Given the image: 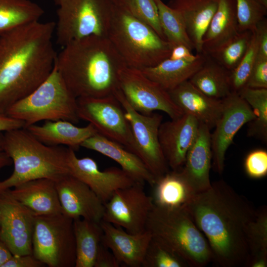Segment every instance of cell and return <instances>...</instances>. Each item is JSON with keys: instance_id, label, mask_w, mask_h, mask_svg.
Masks as SVG:
<instances>
[{"instance_id": "12", "label": "cell", "mask_w": 267, "mask_h": 267, "mask_svg": "<svg viewBox=\"0 0 267 267\" xmlns=\"http://www.w3.org/2000/svg\"><path fill=\"white\" fill-rule=\"evenodd\" d=\"M119 88L130 106L138 112L150 114L162 111L171 119L183 114L168 91L138 69L126 66L120 72Z\"/></svg>"}, {"instance_id": "25", "label": "cell", "mask_w": 267, "mask_h": 267, "mask_svg": "<svg viewBox=\"0 0 267 267\" xmlns=\"http://www.w3.org/2000/svg\"><path fill=\"white\" fill-rule=\"evenodd\" d=\"M36 138L49 146H66L74 151L78 149L89 137L97 133L90 124L79 127L65 120L46 121L42 125L24 127Z\"/></svg>"}, {"instance_id": "17", "label": "cell", "mask_w": 267, "mask_h": 267, "mask_svg": "<svg viewBox=\"0 0 267 267\" xmlns=\"http://www.w3.org/2000/svg\"><path fill=\"white\" fill-rule=\"evenodd\" d=\"M199 122L192 116H181L162 122L158 132L160 146L172 170L179 171L197 137Z\"/></svg>"}, {"instance_id": "21", "label": "cell", "mask_w": 267, "mask_h": 267, "mask_svg": "<svg viewBox=\"0 0 267 267\" xmlns=\"http://www.w3.org/2000/svg\"><path fill=\"white\" fill-rule=\"evenodd\" d=\"M172 100L183 114L195 118L210 129L215 127L223 106L222 99L210 97L186 81L168 91Z\"/></svg>"}, {"instance_id": "39", "label": "cell", "mask_w": 267, "mask_h": 267, "mask_svg": "<svg viewBox=\"0 0 267 267\" xmlns=\"http://www.w3.org/2000/svg\"><path fill=\"white\" fill-rule=\"evenodd\" d=\"M239 31H253L265 18L267 9L255 0H235Z\"/></svg>"}, {"instance_id": "43", "label": "cell", "mask_w": 267, "mask_h": 267, "mask_svg": "<svg viewBox=\"0 0 267 267\" xmlns=\"http://www.w3.org/2000/svg\"><path fill=\"white\" fill-rule=\"evenodd\" d=\"M120 264L107 247L101 242L94 261L93 267H119Z\"/></svg>"}, {"instance_id": "20", "label": "cell", "mask_w": 267, "mask_h": 267, "mask_svg": "<svg viewBox=\"0 0 267 267\" xmlns=\"http://www.w3.org/2000/svg\"><path fill=\"white\" fill-rule=\"evenodd\" d=\"M210 129L200 124L196 139L188 151L184 164L179 170L196 194L211 186L210 172L212 159Z\"/></svg>"}, {"instance_id": "33", "label": "cell", "mask_w": 267, "mask_h": 267, "mask_svg": "<svg viewBox=\"0 0 267 267\" xmlns=\"http://www.w3.org/2000/svg\"><path fill=\"white\" fill-rule=\"evenodd\" d=\"M250 106L256 118L251 121L248 134L263 141L267 139V89L245 87L238 93Z\"/></svg>"}, {"instance_id": "38", "label": "cell", "mask_w": 267, "mask_h": 267, "mask_svg": "<svg viewBox=\"0 0 267 267\" xmlns=\"http://www.w3.org/2000/svg\"><path fill=\"white\" fill-rule=\"evenodd\" d=\"M124 6L133 16L149 25L159 36L166 40L154 0H124Z\"/></svg>"}, {"instance_id": "11", "label": "cell", "mask_w": 267, "mask_h": 267, "mask_svg": "<svg viewBox=\"0 0 267 267\" xmlns=\"http://www.w3.org/2000/svg\"><path fill=\"white\" fill-rule=\"evenodd\" d=\"M125 112L134 138L135 154L141 159L155 180L169 171L158 137L162 115L153 112L141 114L134 109L119 89L114 94Z\"/></svg>"}, {"instance_id": "26", "label": "cell", "mask_w": 267, "mask_h": 267, "mask_svg": "<svg viewBox=\"0 0 267 267\" xmlns=\"http://www.w3.org/2000/svg\"><path fill=\"white\" fill-rule=\"evenodd\" d=\"M219 0H170L167 4L181 15L187 34L198 53H202L205 33L218 5Z\"/></svg>"}, {"instance_id": "45", "label": "cell", "mask_w": 267, "mask_h": 267, "mask_svg": "<svg viewBox=\"0 0 267 267\" xmlns=\"http://www.w3.org/2000/svg\"><path fill=\"white\" fill-rule=\"evenodd\" d=\"M200 53L194 54L189 48L183 44H177L173 46L169 58L172 60L195 59Z\"/></svg>"}, {"instance_id": "51", "label": "cell", "mask_w": 267, "mask_h": 267, "mask_svg": "<svg viewBox=\"0 0 267 267\" xmlns=\"http://www.w3.org/2000/svg\"><path fill=\"white\" fill-rule=\"evenodd\" d=\"M260 5L267 9V0H255Z\"/></svg>"}, {"instance_id": "27", "label": "cell", "mask_w": 267, "mask_h": 267, "mask_svg": "<svg viewBox=\"0 0 267 267\" xmlns=\"http://www.w3.org/2000/svg\"><path fill=\"white\" fill-rule=\"evenodd\" d=\"M206 59V55L203 53L193 60H172L168 58L155 66L140 70L148 78L169 91L189 80Z\"/></svg>"}, {"instance_id": "34", "label": "cell", "mask_w": 267, "mask_h": 267, "mask_svg": "<svg viewBox=\"0 0 267 267\" xmlns=\"http://www.w3.org/2000/svg\"><path fill=\"white\" fill-rule=\"evenodd\" d=\"M252 31L240 32L218 51L208 55L229 71L240 62L248 47Z\"/></svg>"}, {"instance_id": "44", "label": "cell", "mask_w": 267, "mask_h": 267, "mask_svg": "<svg viewBox=\"0 0 267 267\" xmlns=\"http://www.w3.org/2000/svg\"><path fill=\"white\" fill-rule=\"evenodd\" d=\"M255 31L258 46L257 57L267 58V21L263 19L257 25Z\"/></svg>"}, {"instance_id": "10", "label": "cell", "mask_w": 267, "mask_h": 267, "mask_svg": "<svg viewBox=\"0 0 267 267\" xmlns=\"http://www.w3.org/2000/svg\"><path fill=\"white\" fill-rule=\"evenodd\" d=\"M77 101L80 120L88 122L98 133L135 154V144L130 123L124 109L114 94L102 97H79Z\"/></svg>"}, {"instance_id": "49", "label": "cell", "mask_w": 267, "mask_h": 267, "mask_svg": "<svg viewBox=\"0 0 267 267\" xmlns=\"http://www.w3.org/2000/svg\"><path fill=\"white\" fill-rule=\"evenodd\" d=\"M12 254L5 244L0 240V267L12 256Z\"/></svg>"}, {"instance_id": "16", "label": "cell", "mask_w": 267, "mask_h": 267, "mask_svg": "<svg viewBox=\"0 0 267 267\" xmlns=\"http://www.w3.org/2000/svg\"><path fill=\"white\" fill-rule=\"evenodd\" d=\"M75 151L68 148L67 164L70 175L86 184L103 204L117 190L136 181L121 168L110 167L100 170L90 157L78 158Z\"/></svg>"}, {"instance_id": "18", "label": "cell", "mask_w": 267, "mask_h": 267, "mask_svg": "<svg viewBox=\"0 0 267 267\" xmlns=\"http://www.w3.org/2000/svg\"><path fill=\"white\" fill-rule=\"evenodd\" d=\"M55 182L63 214L73 220L101 222L104 204L86 184L70 174Z\"/></svg>"}, {"instance_id": "19", "label": "cell", "mask_w": 267, "mask_h": 267, "mask_svg": "<svg viewBox=\"0 0 267 267\" xmlns=\"http://www.w3.org/2000/svg\"><path fill=\"white\" fill-rule=\"evenodd\" d=\"M101 243L113 253L120 266L141 267L152 235L147 230L133 234L123 228L101 220Z\"/></svg>"}, {"instance_id": "40", "label": "cell", "mask_w": 267, "mask_h": 267, "mask_svg": "<svg viewBox=\"0 0 267 267\" xmlns=\"http://www.w3.org/2000/svg\"><path fill=\"white\" fill-rule=\"evenodd\" d=\"M244 167L246 174L253 178H260L267 175V152L257 149L246 157Z\"/></svg>"}, {"instance_id": "1", "label": "cell", "mask_w": 267, "mask_h": 267, "mask_svg": "<svg viewBox=\"0 0 267 267\" xmlns=\"http://www.w3.org/2000/svg\"><path fill=\"white\" fill-rule=\"evenodd\" d=\"M185 209L206 237L212 261L221 267H248L247 231L257 210L246 197L221 180L195 194Z\"/></svg>"}, {"instance_id": "50", "label": "cell", "mask_w": 267, "mask_h": 267, "mask_svg": "<svg viewBox=\"0 0 267 267\" xmlns=\"http://www.w3.org/2000/svg\"><path fill=\"white\" fill-rule=\"evenodd\" d=\"M112 2L118 6H124V0H111Z\"/></svg>"}, {"instance_id": "46", "label": "cell", "mask_w": 267, "mask_h": 267, "mask_svg": "<svg viewBox=\"0 0 267 267\" xmlns=\"http://www.w3.org/2000/svg\"><path fill=\"white\" fill-rule=\"evenodd\" d=\"M23 122L0 113V132L4 133L13 129L24 128Z\"/></svg>"}, {"instance_id": "37", "label": "cell", "mask_w": 267, "mask_h": 267, "mask_svg": "<svg viewBox=\"0 0 267 267\" xmlns=\"http://www.w3.org/2000/svg\"><path fill=\"white\" fill-rule=\"evenodd\" d=\"M258 54L256 34L252 31L247 50L238 64L230 71V80L232 92L238 93L246 87Z\"/></svg>"}, {"instance_id": "32", "label": "cell", "mask_w": 267, "mask_h": 267, "mask_svg": "<svg viewBox=\"0 0 267 267\" xmlns=\"http://www.w3.org/2000/svg\"><path fill=\"white\" fill-rule=\"evenodd\" d=\"M157 7L160 24L166 40L173 46L183 44L191 50L194 46L190 39L180 14L162 0H154Z\"/></svg>"}, {"instance_id": "28", "label": "cell", "mask_w": 267, "mask_h": 267, "mask_svg": "<svg viewBox=\"0 0 267 267\" xmlns=\"http://www.w3.org/2000/svg\"><path fill=\"white\" fill-rule=\"evenodd\" d=\"M151 187L154 206L162 208H185L195 194L179 171H169Z\"/></svg>"}, {"instance_id": "47", "label": "cell", "mask_w": 267, "mask_h": 267, "mask_svg": "<svg viewBox=\"0 0 267 267\" xmlns=\"http://www.w3.org/2000/svg\"><path fill=\"white\" fill-rule=\"evenodd\" d=\"M12 164V161L4 149L3 133L0 132V171L3 168Z\"/></svg>"}, {"instance_id": "41", "label": "cell", "mask_w": 267, "mask_h": 267, "mask_svg": "<svg viewBox=\"0 0 267 267\" xmlns=\"http://www.w3.org/2000/svg\"><path fill=\"white\" fill-rule=\"evenodd\" d=\"M245 87L267 89V58L257 57Z\"/></svg>"}, {"instance_id": "14", "label": "cell", "mask_w": 267, "mask_h": 267, "mask_svg": "<svg viewBox=\"0 0 267 267\" xmlns=\"http://www.w3.org/2000/svg\"><path fill=\"white\" fill-rule=\"evenodd\" d=\"M35 218L9 189L0 191V240L12 255L32 254Z\"/></svg>"}, {"instance_id": "22", "label": "cell", "mask_w": 267, "mask_h": 267, "mask_svg": "<svg viewBox=\"0 0 267 267\" xmlns=\"http://www.w3.org/2000/svg\"><path fill=\"white\" fill-rule=\"evenodd\" d=\"M81 147L92 150L117 162L136 182L150 186L155 178L141 159L120 143L97 133L83 142Z\"/></svg>"}, {"instance_id": "4", "label": "cell", "mask_w": 267, "mask_h": 267, "mask_svg": "<svg viewBox=\"0 0 267 267\" xmlns=\"http://www.w3.org/2000/svg\"><path fill=\"white\" fill-rule=\"evenodd\" d=\"M5 151L13 164L11 175L0 181V191L26 181L48 178L56 181L69 175L68 148L46 145L25 128L3 133Z\"/></svg>"}, {"instance_id": "36", "label": "cell", "mask_w": 267, "mask_h": 267, "mask_svg": "<svg viewBox=\"0 0 267 267\" xmlns=\"http://www.w3.org/2000/svg\"><path fill=\"white\" fill-rule=\"evenodd\" d=\"M247 241L251 258L258 255H267V209L266 207L264 206L257 210L256 217L248 227Z\"/></svg>"}, {"instance_id": "35", "label": "cell", "mask_w": 267, "mask_h": 267, "mask_svg": "<svg viewBox=\"0 0 267 267\" xmlns=\"http://www.w3.org/2000/svg\"><path fill=\"white\" fill-rule=\"evenodd\" d=\"M142 267H187V263L168 247L152 237L142 261Z\"/></svg>"}, {"instance_id": "24", "label": "cell", "mask_w": 267, "mask_h": 267, "mask_svg": "<svg viewBox=\"0 0 267 267\" xmlns=\"http://www.w3.org/2000/svg\"><path fill=\"white\" fill-rule=\"evenodd\" d=\"M239 32L235 0H219L203 38L202 53L211 55L218 51Z\"/></svg>"}, {"instance_id": "30", "label": "cell", "mask_w": 267, "mask_h": 267, "mask_svg": "<svg viewBox=\"0 0 267 267\" xmlns=\"http://www.w3.org/2000/svg\"><path fill=\"white\" fill-rule=\"evenodd\" d=\"M76 259L75 267H93L103 234L100 222L82 218L73 220Z\"/></svg>"}, {"instance_id": "42", "label": "cell", "mask_w": 267, "mask_h": 267, "mask_svg": "<svg viewBox=\"0 0 267 267\" xmlns=\"http://www.w3.org/2000/svg\"><path fill=\"white\" fill-rule=\"evenodd\" d=\"M45 265L36 258L32 254L13 255L2 267H43Z\"/></svg>"}, {"instance_id": "7", "label": "cell", "mask_w": 267, "mask_h": 267, "mask_svg": "<svg viewBox=\"0 0 267 267\" xmlns=\"http://www.w3.org/2000/svg\"><path fill=\"white\" fill-rule=\"evenodd\" d=\"M77 99L54 67L47 78L12 105L6 115L23 122L24 127L43 121L65 120L76 124L80 120Z\"/></svg>"}, {"instance_id": "31", "label": "cell", "mask_w": 267, "mask_h": 267, "mask_svg": "<svg viewBox=\"0 0 267 267\" xmlns=\"http://www.w3.org/2000/svg\"><path fill=\"white\" fill-rule=\"evenodd\" d=\"M43 9L30 0H0V36L39 21Z\"/></svg>"}, {"instance_id": "29", "label": "cell", "mask_w": 267, "mask_h": 267, "mask_svg": "<svg viewBox=\"0 0 267 267\" xmlns=\"http://www.w3.org/2000/svg\"><path fill=\"white\" fill-rule=\"evenodd\" d=\"M230 71L211 56L189 81L206 95L216 99H223L232 92Z\"/></svg>"}, {"instance_id": "15", "label": "cell", "mask_w": 267, "mask_h": 267, "mask_svg": "<svg viewBox=\"0 0 267 267\" xmlns=\"http://www.w3.org/2000/svg\"><path fill=\"white\" fill-rule=\"evenodd\" d=\"M222 99V110L211 137L214 167L220 174L223 171L225 153L235 134L256 118L252 108L238 93L232 92Z\"/></svg>"}, {"instance_id": "48", "label": "cell", "mask_w": 267, "mask_h": 267, "mask_svg": "<svg viewBox=\"0 0 267 267\" xmlns=\"http://www.w3.org/2000/svg\"><path fill=\"white\" fill-rule=\"evenodd\" d=\"M248 267H267V255H258L252 257Z\"/></svg>"}, {"instance_id": "23", "label": "cell", "mask_w": 267, "mask_h": 267, "mask_svg": "<svg viewBox=\"0 0 267 267\" xmlns=\"http://www.w3.org/2000/svg\"><path fill=\"white\" fill-rule=\"evenodd\" d=\"M10 189L12 196L36 216L62 213L55 182L39 178L22 183Z\"/></svg>"}, {"instance_id": "13", "label": "cell", "mask_w": 267, "mask_h": 267, "mask_svg": "<svg viewBox=\"0 0 267 267\" xmlns=\"http://www.w3.org/2000/svg\"><path fill=\"white\" fill-rule=\"evenodd\" d=\"M144 184L136 182L116 190L104 204L102 221L137 234L146 230L147 222L153 207L151 196L144 189Z\"/></svg>"}, {"instance_id": "6", "label": "cell", "mask_w": 267, "mask_h": 267, "mask_svg": "<svg viewBox=\"0 0 267 267\" xmlns=\"http://www.w3.org/2000/svg\"><path fill=\"white\" fill-rule=\"evenodd\" d=\"M146 230L152 237L173 251L189 267H202L212 261L209 244L185 208L153 206Z\"/></svg>"}, {"instance_id": "2", "label": "cell", "mask_w": 267, "mask_h": 267, "mask_svg": "<svg viewBox=\"0 0 267 267\" xmlns=\"http://www.w3.org/2000/svg\"><path fill=\"white\" fill-rule=\"evenodd\" d=\"M55 22L31 23L0 36V113L27 96L50 75L57 55Z\"/></svg>"}, {"instance_id": "3", "label": "cell", "mask_w": 267, "mask_h": 267, "mask_svg": "<svg viewBox=\"0 0 267 267\" xmlns=\"http://www.w3.org/2000/svg\"><path fill=\"white\" fill-rule=\"evenodd\" d=\"M127 66L106 37L90 36L73 41L57 54L54 67L73 94L102 97L119 88L120 71Z\"/></svg>"}, {"instance_id": "5", "label": "cell", "mask_w": 267, "mask_h": 267, "mask_svg": "<svg viewBox=\"0 0 267 267\" xmlns=\"http://www.w3.org/2000/svg\"><path fill=\"white\" fill-rule=\"evenodd\" d=\"M107 37L127 66L138 70L168 58L173 47L124 6L115 5Z\"/></svg>"}, {"instance_id": "9", "label": "cell", "mask_w": 267, "mask_h": 267, "mask_svg": "<svg viewBox=\"0 0 267 267\" xmlns=\"http://www.w3.org/2000/svg\"><path fill=\"white\" fill-rule=\"evenodd\" d=\"M32 254L49 267H75L73 220L62 213L36 216Z\"/></svg>"}, {"instance_id": "8", "label": "cell", "mask_w": 267, "mask_h": 267, "mask_svg": "<svg viewBox=\"0 0 267 267\" xmlns=\"http://www.w3.org/2000/svg\"><path fill=\"white\" fill-rule=\"evenodd\" d=\"M56 42L67 44L90 36H107L115 5L111 0H55Z\"/></svg>"}]
</instances>
